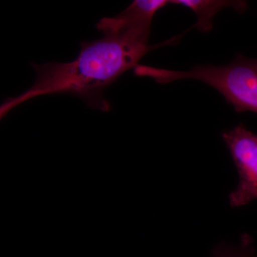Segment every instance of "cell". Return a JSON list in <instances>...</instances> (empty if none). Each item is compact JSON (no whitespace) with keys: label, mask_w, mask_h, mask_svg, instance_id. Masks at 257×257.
I'll return each instance as SVG.
<instances>
[{"label":"cell","mask_w":257,"mask_h":257,"mask_svg":"<svg viewBox=\"0 0 257 257\" xmlns=\"http://www.w3.org/2000/svg\"><path fill=\"white\" fill-rule=\"evenodd\" d=\"M182 36L150 45V37L138 34L104 35L94 41L81 42L78 57L72 62L32 64L36 80L23 94L8 98L0 104V121L25 101L49 94H72L92 109L109 111L111 106L104 98V89L126 71L135 69L149 52L177 43Z\"/></svg>","instance_id":"cell-1"},{"label":"cell","mask_w":257,"mask_h":257,"mask_svg":"<svg viewBox=\"0 0 257 257\" xmlns=\"http://www.w3.org/2000/svg\"><path fill=\"white\" fill-rule=\"evenodd\" d=\"M134 69L135 75L150 77L160 84L180 79L201 81L220 92L237 112L257 113V60L239 55L226 65L195 66L184 72L140 64Z\"/></svg>","instance_id":"cell-2"},{"label":"cell","mask_w":257,"mask_h":257,"mask_svg":"<svg viewBox=\"0 0 257 257\" xmlns=\"http://www.w3.org/2000/svg\"><path fill=\"white\" fill-rule=\"evenodd\" d=\"M222 138L239 177L237 187L229 194V204L241 207L257 199V135L240 124L224 132Z\"/></svg>","instance_id":"cell-3"},{"label":"cell","mask_w":257,"mask_h":257,"mask_svg":"<svg viewBox=\"0 0 257 257\" xmlns=\"http://www.w3.org/2000/svg\"><path fill=\"white\" fill-rule=\"evenodd\" d=\"M168 4L167 0H135L119 15L101 19L96 28L104 35L135 33L150 36L155 15Z\"/></svg>","instance_id":"cell-4"},{"label":"cell","mask_w":257,"mask_h":257,"mask_svg":"<svg viewBox=\"0 0 257 257\" xmlns=\"http://www.w3.org/2000/svg\"><path fill=\"white\" fill-rule=\"evenodd\" d=\"M169 3L182 5L192 10L197 17V22L194 27L202 32H209L212 30L213 19L221 10L231 8L239 13H243L247 9V3L244 1L170 0Z\"/></svg>","instance_id":"cell-5"},{"label":"cell","mask_w":257,"mask_h":257,"mask_svg":"<svg viewBox=\"0 0 257 257\" xmlns=\"http://www.w3.org/2000/svg\"><path fill=\"white\" fill-rule=\"evenodd\" d=\"M212 257H257L253 240L244 235L237 245L221 244L214 248Z\"/></svg>","instance_id":"cell-6"}]
</instances>
